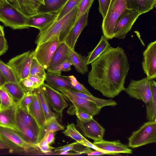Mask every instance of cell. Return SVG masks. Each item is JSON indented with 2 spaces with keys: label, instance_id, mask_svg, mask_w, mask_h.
Returning <instances> with one entry per match:
<instances>
[{
  "label": "cell",
  "instance_id": "cell-1",
  "mask_svg": "<svg viewBox=\"0 0 156 156\" xmlns=\"http://www.w3.org/2000/svg\"><path fill=\"white\" fill-rule=\"evenodd\" d=\"M91 64L88 81L94 89L111 98L124 91L130 67L126 54L122 47H110Z\"/></svg>",
  "mask_w": 156,
  "mask_h": 156
},
{
  "label": "cell",
  "instance_id": "cell-2",
  "mask_svg": "<svg viewBox=\"0 0 156 156\" xmlns=\"http://www.w3.org/2000/svg\"><path fill=\"white\" fill-rule=\"evenodd\" d=\"M79 6H75L62 18L40 30L35 41L37 45L52 40L64 41L75 23Z\"/></svg>",
  "mask_w": 156,
  "mask_h": 156
},
{
  "label": "cell",
  "instance_id": "cell-3",
  "mask_svg": "<svg viewBox=\"0 0 156 156\" xmlns=\"http://www.w3.org/2000/svg\"><path fill=\"white\" fill-rule=\"evenodd\" d=\"M28 17L8 0L0 6V21L14 30L27 29Z\"/></svg>",
  "mask_w": 156,
  "mask_h": 156
},
{
  "label": "cell",
  "instance_id": "cell-4",
  "mask_svg": "<svg viewBox=\"0 0 156 156\" xmlns=\"http://www.w3.org/2000/svg\"><path fill=\"white\" fill-rule=\"evenodd\" d=\"M126 9L125 0H111L101 26L103 35L108 40L114 38V31L116 22Z\"/></svg>",
  "mask_w": 156,
  "mask_h": 156
},
{
  "label": "cell",
  "instance_id": "cell-5",
  "mask_svg": "<svg viewBox=\"0 0 156 156\" xmlns=\"http://www.w3.org/2000/svg\"><path fill=\"white\" fill-rule=\"evenodd\" d=\"M129 147L136 148L156 142V120L148 121L128 138Z\"/></svg>",
  "mask_w": 156,
  "mask_h": 156
},
{
  "label": "cell",
  "instance_id": "cell-6",
  "mask_svg": "<svg viewBox=\"0 0 156 156\" xmlns=\"http://www.w3.org/2000/svg\"><path fill=\"white\" fill-rule=\"evenodd\" d=\"M151 80L147 77L139 80L132 79L124 91L130 97L140 100L146 104L152 96Z\"/></svg>",
  "mask_w": 156,
  "mask_h": 156
},
{
  "label": "cell",
  "instance_id": "cell-7",
  "mask_svg": "<svg viewBox=\"0 0 156 156\" xmlns=\"http://www.w3.org/2000/svg\"><path fill=\"white\" fill-rule=\"evenodd\" d=\"M60 92L65 96L66 99L73 104L67 111L69 114L73 115L76 109L87 113L93 116L100 113L101 108L93 102L78 97L69 91L62 90Z\"/></svg>",
  "mask_w": 156,
  "mask_h": 156
},
{
  "label": "cell",
  "instance_id": "cell-8",
  "mask_svg": "<svg viewBox=\"0 0 156 156\" xmlns=\"http://www.w3.org/2000/svg\"><path fill=\"white\" fill-rule=\"evenodd\" d=\"M33 51H28L12 58L6 64L15 72L19 81L29 76Z\"/></svg>",
  "mask_w": 156,
  "mask_h": 156
},
{
  "label": "cell",
  "instance_id": "cell-9",
  "mask_svg": "<svg viewBox=\"0 0 156 156\" xmlns=\"http://www.w3.org/2000/svg\"><path fill=\"white\" fill-rule=\"evenodd\" d=\"M141 15V13L135 10L126 9L116 22L114 31V38L124 39Z\"/></svg>",
  "mask_w": 156,
  "mask_h": 156
},
{
  "label": "cell",
  "instance_id": "cell-10",
  "mask_svg": "<svg viewBox=\"0 0 156 156\" xmlns=\"http://www.w3.org/2000/svg\"><path fill=\"white\" fill-rule=\"evenodd\" d=\"M0 139L10 145L22 149L24 151L37 148L36 146L27 142L18 132L0 126Z\"/></svg>",
  "mask_w": 156,
  "mask_h": 156
},
{
  "label": "cell",
  "instance_id": "cell-11",
  "mask_svg": "<svg viewBox=\"0 0 156 156\" xmlns=\"http://www.w3.org/2000/svg\"><path fill=\"white\" fill-rule=\"evenodd\" d=\"M60 42L58 40L48 41L37 45L34 57L48 70L53 54Z\"/></svg>",
  "mask_w": 156,
  "mask_h": 156
},
{
  "label": "cell",
  "instance_id": "cell-12",
  "mask_svg": "<svg viewBox=\"0 0 156 156\" xmlns=\"http://www.w3.org/2000/svg\"><path fill=\"white\" fill-rule=\"evenodd\" d=\"M142 69L147 77L150 80L156 77V41L148 44L143 53Z\"/></svg>",
  "mask_w": 156,
  "mask_h": 156
},
{
  "label": "cell",
  "instance_id": "cell-13",
  "mask_svg": "<svg viewBox=\"0 0 156 156\" xmlns=\"http://www.w3.org/2000/svg\"><path fill=\"white\" fill-rule=\"evenodd\" d=\"M42 87L49 104L61 119L63 110L68 106L65 96L47 83H44Z\"/></svg>",
  "mask_w": 156,
  "mask_h": 156
},
{
  "label": "cell",
  "instance_id": "cell-14",
  "mask_svg": "<svg viewBox=\"0 0 156 156\" xmlns=\"http://www.w3.org/2000/svg\"><path fill=\"white\" fill-rule=\"evenodd\" d=\"M62 9L50 12H38L28 17L27 25L29 27H34L40 30H43L56 20Z\"/></svg>",
  "mask_w": 156,
  "mask_h": 156
},
{
  "label": "cell",
  "instance_id": "cell-15",
  "mask_svg": "<svg viewBox=\"0 0 156 156\" xmlns=\"http://www.w3.org/2000/svg\"><path fill=\"white\" fill-rule=\"evenodd\" d=\"M76 121L77 126L84 136L94 141L103 139L105 129L93 119L86 122H81L78 119Z\"/></svg>",
  "mask_w": 156,
  "mask_h": 156
},
{
  "label": "cell",
  "instance_id": "cell-16",
  "mask_svg": "<svg viewBox=\"0 0 156 156\" xmlns=\"http://www.w3.org/2000/svg\"><path fill=\"white\" fill-rule=\"evenodd\" d=\"M61 74L47 72L45 80L49 85L58 91L76 90L67 76H62Z\"/></svg>",
  "mask_w": 156,
  "mask_h": 156
},
{
  "label": "cell",
  "instance_id": "cell-17",
  "mask_svg": "<svg viewBox=\"0 0 156 156\" xmlns=\"http://www.w3.org/2000/svg\"><path fill=\"white\" fill-rule=\"evenodd\" d=\"M93 144L105 151L108 154L115 155L121 153H132V151L126 145L122 144L119 140L108 141L103 139L94 141Z\"/></svg>",
  "mask_w": 156,
  "mask_h": 156
},
{
  "label": "cell",
  "instance_id": "cell-18",
  "mask_svg": "<svg viewBox=\"0 0 156 156\" xmlns=\"http://www.w3.org/2000/svg\"><path fill=\"white\" fill-rule=\"evenodd\" d=\"M89 10L87 11L75 23L64 42L72 50H74L77 39L83 29L87 24Z\"/></svg>",
  "mask_w": 156,
  "mask_h": 156
},
{
  "label": "cell",
  "instance_id": "cell-19",
  "mask_svg": "<svg viewBox=\"0 0 156 156\" xmlns=\"http://www.w3.org/2000/svg\"><path fill=\"white\" fill-rule=\"evenodd\" d=\"M18 103L14 106L8 108L0 112V126L12 129L19 132L17 126L16 116Z\"/></svg>",
  "mask_w": 156,
  "mask_h": 156
},
{
  "label": "cell",
  "instance_id": "cell-20",
  "mask_svg": "<svg viewBox=\"0 0 156 156\" xmlns=\"http://www.w3.org/2000/svg\"><path fill=\"white\" fill-rule=\"evenodd\" d=\"M71 50L64 41L60 42L53 54L48 70L69 60Z\"/></svg>",
  "mask_w": 156,
  "mask_h": 156
},
{
  "label": "cell",
  "instance_id": "cell-21",
  "mask_svg": "<svg viewBox=\"0 0 156 156\" xmlns=\"http://www.w3.org/2000/svg\"><path fill=\"white\" fill-rule=\"evenodd\" d=\"M126 9L133 10L142 14L156 6V0H125Z\"/></svg>",
  "mask_w": 156,
  "mask_h": 156
},
{
  "label": "cell",
  "instance_id": "cell-22",
  "mask_svg": "<svg viewBox=\"0 0 156 156\" xmlns=\"http://www.w3.org/2000/svg\"><path fill=\"white\" fill-rule=\"evenodd\" d=\"M16 119L32 130L38 136L40 128L32 116L19 106L16 112Z\"/></svg>",
  "mask_w": 156,
  "mask_h": 156
},
{
  "label": "cell",
  "instance_id": "cell-23",
  "mask_svg": "<svg viewBox=\"0 0 156 156\" xmlns=\"http://www.w3.org/2000/svg\"><path fill=\"white\" fill-rule=\"evenodd\" d=\"M30 114L34 119L40 128L45 123L44 112L37 94L34 91L32 102L30 107Z\"/></svg>",
  "mask_w": 156,
  "mask_h": 156
},
{
  "label": "cell",
  "instance_id": "cell-24",
  "mask_svg": "<svg viewBox=\"0 0 156 156\" xmlns=\"http://www.w3.org/2000/svg\"><path fill=\"white\" fill-rule=\"evenodd\" d=\"M69 60L77 71L83 75L88 72L87 56H84L71 49Z\"/></svg>",
  "mask_w": 156,
  "mask_h": 156
},
{
  "label": "cell",
  "instance_id": "cell-25",
  "mask_svg": "<svg viewBox=\"0 0 156 156\" xmlns=\"http://www.w3.org/2000/svg\"><path fill=\"white\" fill-rule=\"evenodd\" d=\"M34 91L37 94L43 110L45 119V122L52 117L58 118L59 115L53 112L50 108L45 94L42 88V85L36 89Z\"/></svg>",
  "mask_w": 156,
  "mask_h": 156
},
{
  "label": "cell",
  "instance_id": "cell-26",
  "mask_svg": "<svg viewBox=\"0 0 156 156\" xmlns=\"http://www.w3.org/2000/svg\"><path fill=\"white\" fill-rule=\"evenodd\" d=\"M110 47L107 39L104 35H101L98 44L88 53L87 56V65L92 63Z\"/></svg>",
  "mask_w": 156,
  "mask_h": 156
},
{
  "label": "cell",
  "instance_id": "cell-27",
  "mask_svg": "<svg viewBox=\"0 0 156 156\" xmlns=\"http://www.w3.org/2000/svg\"><path fill=\"white\" fill-rule=\"evenodd\" d=\"M64 127L60 124L55 117H52L40 128L38 143L46 135L51 132L64 130Z\"/></svg>",
  "mask_w": 156,
  "mask_h": 156
},
{
  "label": "cell",
  "instance_id": "cell-28",
  "mask_svg": "<svg viewBox=\"0 0 156 156\" xmlns=\"http://www.w3.org/2000/svg\"><path fill=\"white\" fill-rule=\"evenodd\" d=\"M152 90L151 98L145 104L146 118L148 121L156 120V83L155 80H151Z\"/></svg>",
  "mask_w": 156,
  "mask_h": 156
},
{
  "label": "cell",
  "instance_id": "cell-29",
  "mask_svg": "<svg viewBox=\"0 0 156 156\" xmlns=\"http://www.w3.org/2000/svg\"><path fill=\"white\" fill-rule=\"evenodd\" d=\"M69 91L78 97L93 102L101 108L107 106H115L117 105L116 102L111 99L107 100L102 99L94 97L92 95H89L76 90Z\"/></svg>",
  "mask_w": 156,
  "mask_h": 156
},
{
  "label": "cell",
  "instance_id": "cell-30",
  "mask_svg": "<svg viewBox=\"0 0 156 156\" xmlns=\"http://www.w3.org/2000/svg\"><path fill=\"white\" fill-rule=\"evenodd\" d=\"M0 89L5 91L17 101H20L25 95L18 83L7 82Z\"/></svg>",
  "mask_w": 156,
  "mask_h": 156
},
{
  "label": "cell",
  "instance_id": "cell-31",
  "mask_svg": "<svg viewBox=\"0 0 156 156\" xmlns=\"http://www.w3.org/2000/svg\"><path fill=\"white\" fill-rule=\"evenodd\" d=\"M68 0H44V4L41 5L38 12H55L62 9Z\"/></svg>",
  "mask_w": 156,
  "mask_h": 156
},
{
  "label": "cell",
  "instance_id": "cell-32",
  "mask_svg": "<svg viewBox=\"0 0 156 156\" xmlns=\"http://www.w3.org/2000/svg\"><path fill=\"white\" fill-rule=\"evenodd\" d=\"M16 122L20 131L19 133L24 140L28 143L37 146L38 136L30 128L19 121L16 120Z\"/></svg>",
  "mask_w": 156,
  "mask_h": 156
},
{
  "label": "cell",
  "instance_id": "cell-33",
  "mask_svg": "<svg viewBox=\"0 0 156 156\" xmlns=\"http://www.w3.org/2000/svg\"><path fill=\"white\" fill-rule=\"evenodd\" d=\"M12 4L28 17L38 13L33 8L28 0H15Z\"/></svg>",
  "mask_w": 156,
  "mask_h": 156
},
{
  "label": "cell",
  "instance_id": "cell-34",
  "mask_svg": "<svg viewBox=\"0 0 156 156\" xmlns=\"http://www.w3.org/2000/svg\"><path fill=\"white\" fill-rule=\"evenodd\" d=\"M80 144L76 141L66 144L62 146L55 148L53 149L54 151L55 152L59 153L63 151H72L78 153L79 154H87L89 151V147L85 146V147L83 148L79 146Z\"/></svg>",
  "mask_w": 156,
  "mask_h": 156
},
{
  "label": "cell",
  "instance_id": "cell-35",
  "mask_svg": "<svg viewBox=\"0 0 156 156\" xmlns=\"http://www.w3.org/2000/svg\"><path fill=\"white\" fill-rule=\"evenodd\" d=\"M42 65L33 57L30 66L29 76L45 80L46 74Z\"/></svg>",
  "mask_w": 156,
  "mask_h": 156
},
{
  "label": "cell",
  "instance_id": "cell-36",
  "mask_svg": "<svg viewBox=\"0 0 156 156\" xmlns=\"http://www.w3.org/2000/svg\"><path fill=\"white\" fill-rule=\"evenodd\" d=\"M17 101L7 92L0 89V112L8 108L16 105Z\"/></svg>",
  "mask_w": 156,
  "mask_h": 156
},
{
  "label": "cell",
  "instance_id": "cell-37",
  "mask_svg": "<svg viewBox=\"0 0 156 156\" xmlns=\"http://www.w3.org/2000/svg\"><path fill=\"white\" fill-rule=\"evenodd\" d=\"M0 70L8 82H19L13 70L0 59Z\"/></svg>",
  "mask_w": 156,
  "mask_h": 156
},
{
  "label": "cell",
  "instance_id": "cell-38",
  "mask_svg": "<svg viewBox=\"0 0 156 156\" xmlns=\"http://www.w3.org/2000/svg\"><path fill=\"white\" fill-rule=\"evenodd\" d=\"M66 136L71 137L80 144H81L85 137L76 129L73 123L68 124L66 128L63 133Z\"/></svg>",
  "mask_w": 156,
  "mask_h": 156
},
{
  "label": "cell",
  "instance_id": "cell-39",
  "mask_svg": "<svg viewBox=\"0 0 156 156\" xmlns=\"http://www.w3.org/2000/svg\"><path fill=\"white\" fill-rule=\"evenodd\" d=\"M82 0H68L62 8L55 21L62 18L76 6H79Z\"/></svg>",
  "mask_w": 156,
  "mask_h": 156
},
{
  "label": "cell",
  "instance_id": "cell-40",
  "mask_svg": "<svg viewBox=\"0 0 156 156\" xmlns=\"http://www.w3.org/2000/svg\"><path fill=\"white\" fill-rule=\"evenodd\" d=\"M18 83L25 94L32 93L37 88L35 84L27 78L20 81Z\"/></svg>",
  "mask_w": 156,
  "mask_h": 156
},
{
  "label": "cell",
  "instance_id": "cell-41",
  "mask_svg": "<svg viewBox=\"0 0 156 156\" xmlns=\"http://www.w3.org/2000/svg\"><path fill=\"white\" fill-rule=\"evenodd\" d=\"M33 96V93L25 94L19 101V107L29 114L30 107L32 102Z\"/></svg>",
  "mask_w": 156,
  "mask_h": 156
},
{
  "label": "cell",
  "instance_id": "cell-42",
  "mask_svg": "<svg viewBox=\"0 0 156 156\" xmlns=\"http://www.w3.org/2000/svg\"><path fill=\"white\" fill-rule=\"evenodd\" d=\"M94 1L82 0L79 6L75 22L87 11L89 10Z\"/></svg>",
  "mask_w": 156,
  "mask_h": 156
},
{
  "label": "cell",
  "instance_id": "cell-43",
  "mask_svg": "<svg viewBox=\"0 0 156 156\" xmlns=\"http://www.w3.org/2000/svg\"><path fill=\"white\" fill-rule=\"evenodd\" d=\"M67 77L70 80L72 85L76 90L89 95H92L83 84L78 81L74 76L71 75Z\"/></svg>",
  "mask_w": 156,
  "mask_h": 156
},
{
  "label": "cell",
  "instance_id": "cell-44",
  "mask_svg": "<svg viewBox=\"0 0 156 156\" xmlns=\"http://www.w3.org/2000/svg\"><path fill=\"white\" fill-rule=\"evenodd\" d=\"M72 65L71 62L67 60L47 71L48 72L61 73L62 71L68 72L70 71Z\"/></svg>",
  "mask_w": 156,
  "mask_h": 156
},
{
  "label": "cell",
  "instance_id": "cell-45",
  "mask_svg": "<svg viewBox=\"0 0 156 156\" xmlns=\"http://www.w3.org/2000/svg\"><path fill=\"white\" fill-rule=\"evenodd\" d=\"M111 0H98L99 10L102 16L103 19L106 16Z\"/></svg>",
  "mask_w": 156,
  "mask_h": 156
},
{
  "label": "cell",
  "instance_id": "cell-46",
  "mask_svg": "<svg viewBox=\"0 0 156 156\" xmlns=\"http://www.w3.org/2000/svg\"><path fill=\"white\" fill-rule=\"evenodd\" d=\"M75 113L78 119L83 122H87L92 119L93 116L86 112L76 109Z\"/></svg>",
  "mask_w": 156,
  "mask_h": 156
},
{
  "label": "cell",
  "instance_id": "cell-47",
  "mask_svg": "<svg viewBox=\"0 0 156 156\" xmlns=\"http://www.w3.org/2000/svg\"><path fill=\"white\" fill-rule=\"evenodd\" d=\"M7 149L11 153H18L23 151L22 149L13 147L0 139V150Z\"/></svg>",
  "mask_w": 156,
  "mask_h": 156
},
{
  "label": "cell",
  "instance_id": "cell-48",
  "mask_svg": "<svg viewBox=\"0 0 156 156\" xmlns=\"http://www.w3.org/2000/svg\"><path fill=\"white\" fill-rule=\"evenodd\" d=\"M8 46L4 36H0V56L4 54L8 50Z\"/></svg>",
  "mask_w": 156,
  "mask_h": 156
},
{
  "label": "cell",
  "instance_id": "cell-49",
  "mask_svg": "<svg viewBox=\"0 0 156 156\" xmlns=\"http://www.w3.org/2000/svg\"><path fill=\"white\" fill-rule=\"evenodd\" d=\"M80 144L84 146L87 147H89L90 148L93 149L95 150L105 152L107 154H108L107 153L97 147L93 143L90 142L85 138L81 142Z\"/></svg>",
  "mask_w": 156,
  "mask_h": 156
},
{
  "label": "cell",
  "instance_id": "cell-50",
  "mask_svg": "<svg viewBox=\"0 0 156 156\" xmlns=\"http://www.w3.org/2000/svg\"><path fill=\"white\" fill-rule=\"evenodd\" d=\"M33 9L38 12V9L41 5H44V0H28Z\"/></svg>",
  "mask_w": 156,
  "mask_h": 156
},
{
  "label": "cell",
  "instance_id": "cell-51",
  "mask_svg": "<svg viewBox=\"0 0 156 156\" xmlns=\"http://www.w3.org/2000/svg\"><path fill=\"white\" fill-rule=\"evenodd\" d=\"M27 78L32 81L36 85L37 88L42 85L44 83L45 80L40 79L36 77L29 76Z\"/></svg>",
  "mask_w": 156,
  "mask_h": 156
},
{
  "label": "cell",
  "instance_id": "cell-52",
  "mask_svg": "<svg viewBox=\"0 0 156 156\" xmlns=\"http://www.w3.org/2000/svg\"><path fill=\"white\" fill-rule=\"evenodd\" d=\"M37 147L39 148L42 153L46 154L51 153L52 151V150L55 148V147L51 146L49 145L45 146H38Z\"/></svg>",
  "mask_w": 156,
  "mask_h": 156
},
{
  "label": "cell",
  "instance_id": "cell-53",
  "mask_svg": "<svg viewBox=\"0 0 156 156\" xmlns=\"http://www.w3.org/2000/svg\"><path fill=\"white\" fill-rule=\"evenodd\" d=\"M55 132H51L48 134L47 141L48 144L50 145L54 143L55 140Z\"/></svg>",
  "mask_w": 156,
  "mask_h": 156
},
{
  "label": "cell",
  "instance_id": "cell-54",
  "mask_svg": "<svg viewBox=\"0 0 156 156\" xmlns=\"http://www.w3.org/2000/svg\"><path fill=\"white\" fill-rule=\"evenodd\" d=\"M104 154H107L104 152L98 151H92V150L87 155H101Z\"/></svg>",
  "mask_w": 156,
  "mask_h": 156
},
{
  "label": "cell",
  "instance_id": "cell-55",
  "mask_svg": "<svg viewBox=\"0 0 156 156\" xmlns=\"http://www.w3.org/2000/svg\"><path fill=\"white\" fill-rule=\"evenodd\" d=\"M8 82L0 70V88Z\"/></svg>",
  "mask_w": 156,
  "mask_h": 156
},
{
  "label": "cell",
  "instance_id": "cell-56",
  "mask_svg": "<svg viewBox=\"0 0 156 156\" xmlns=\"http://www.w3.org/2000/svg\"><path fill=\"white\" fill-rule=\"evenodd\" d=\"M60 155H75L79 154L78 153L76 152H73L69 151H63L59 153Z\"/></svg>",
  "mask_w": 156,
  "mask_h": 156
},
{
  "label": "cell",
  "instance_id": "cell-57",
  "mask_svg": "<svg viewBox=\"0 0 156 156\" xmlns=\"http://www.w3.org/2000/svg\"><path fill=\"white\" fill-rule=\"evenodd\" d=\"M4 27L0 25V36H4Z\"/></svg>",
  "mask_w": 156,
  "mask_h": 156
},
{
  "label": "cell",
  "instance_id": "cell-58",
  "mask_svg": "<svg viewBox=\"0 0 156 156\" xmlns=\"http://www.w3.org/2000/svg\"><path fill=\"white\" fill-rule=\"evenodd\" d=\"M8 0H0V6L5 1Z\"/></svg>",
  "mask_w": 156,
  "mask_h": 156
},
{
  "label": "cell",
  "instance_id": "cell-59",
  "mask_svg": "<svg viewBox=\"0 0 156 156\" xmlns=\"http://www.w3.org/2000/svg\"><path fill=\"white\" fill-rule=\"evenodd\" d=\"M9 2L13 4L15 0H8Z\"/></svg>",
  "mask_w": 156,
  "mask_h": 156
}]
</instances>
